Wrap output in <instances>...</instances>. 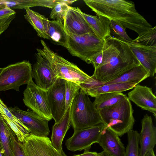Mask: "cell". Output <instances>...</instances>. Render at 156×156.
Segmentation results:
<instances>
[{
	"mask_svg": "<svg viewBox=\"0 0 156 156\" xmlns=\"http://www.w3.org/2000/svg\"><path fill=\"white\" fill-rule=\"evenodd\" d=\"M102 62L92 77L103 84L140 64L125 42L112 37L105 40Z\"/></svg>",
	"mask_w": 156,
	"mask_h": 156,
	"instance_id": "1",
	"label": "cell"
},
{
	"mask_svg": "<svg viewBox=\"0 0 156 156\" xmlns=\"http://www.w3.org/2000/svg\"><path fill=\"white\" fill-rule=\"evenodd\" d=\"M97 15L115 21L136 32L139 36L152 26L137 11L134 2L124 0H84Z\"/></svg>",
	"mask_w": 156,
	"mask_h": 156,
	"instance_id": "2",
	"label": "cell"
},
{
	"mask_svg": "<svg viewBox=\"0 0 156 156\" xmlns=\"http://www.w3.org/2000/svg\"><path fill=\"white\" fill-rule=\"evenodd\" d=\"M133 112L127 97L116 104L99 111L105 128L111 130L119 136L133 129L135 122Z\"/></svg>",
	"mask_w": 156,
	"mask_h": 156,
	"instance_id": "3",
	"label": "cell"
},
{
	"mask_svg": "<svg viewBox=\"0 0 156 156\" xmlns=\"http://www.w3.org/2000/svg\"><path fill=\"white\" fill-rule=\"evenodd\" d=\"M42 49L37 48V53L47 59L57 78L71 81L78 84L92 82L93 78L74 64L52 51L44 41L41 40Z\"/></svg>",
	"mask_w": 156,
	"mask_h": 156,
	"instance_id": "4",
	"label": "cell"
},
{
	"mask_svg": "<svg viewBox=\"0 0 156 156\" xmlns=\"http://www.w3.org/2000/svg\"><path fill=\"white\" fill-rule=\"evenodd\" d=\"M71 125L74 130L102 123L99 111L95 108L88 95L81 89L70 107Z\"/></svg>",
	"mask_w": 156,
	"mask_h": 156,
	"instance_id": "5",
	"label": "cell"
},
{
	"mask_svg": "<svg viewBox=\"0 0 156 156\" xmlns=\"http://www.w3.org/2000/svg\"><path fill=\"white\" fill-rule=\"evenodd\" d=\"M68 36L66 48L73 56L77 57L87 64H90L92 56L101 51L105 41L94 33L82 35L67 33Z\"/></svg>",
	"mask_w": 156,
	"mask_h": 156,
	"instance_id": "6",
	"label": "cell"
},
{
	"mask_svg": "<svg viewBox=\"0 0 156 156\" xmlns=\"http://www.w3.org/2000/svg\"><path fill=\"white\" fill-rule=\"evenodd\" d=\"M32 69L29 61L24 60L2 68L0 73V91L13 89L20 91L21 86L32 79Z\"/></svg>",
	"mask_w": 156,
	"mask_h": 156,
	"instance_id": "7",
	"label": "cell"
},
{
	"mask_svg": "<svg viewBox=\"0 0 156 156\" xmlns=\"http://www.w3.org/2000/svg\"><path fill=\"white\" fill-rule=\"evenodd\" d=\"M24 104L41 118L48 121L52 119L47 91L39 87L32 79L27 84L23 92Z\"/></svg>",
	"mask_w": 156,
	"mask_h": 156,
	"instance_id": "8",
	"label": "cell"
},
{
	"mask_svg": "<svg viewBox=\"0 0 156 156\" xmlns=\"http://www.w3.org/2000/svg\"><path fill=\"white\" fill-rule=\"evenodd\" d=\"M105 127L101 123L89 127L74 131L73 135L68 139L65 145L72 151H89L92 145L98 143L101 133Z\"/></svg>",
	"mask_w": 156,
	"mask_h": 156,
	"instance_id": "9",
	"label": "cell"
},
{
	"mask_svg": "<svg viewBox=\"0 0 156 156\" xmlns=\"http://www.w3.org/2000/svg\"><path fill=\"white\" fill-rule=\"evenodd\" d=\"M9 109L29 129L30 134L39 137H47L48 135L50 130L48 120L41 118L33 111L23 110L16 106Z\"/></svg>",
	"mask_w": 156,
	"mask_h": 156,
	"instance_id": "10",
	"label": "cell"
},
{
	"mask_svg": "<svg viewBox=\"0 0 156 156\" xmlns=\"http://www.w3.org/2000/svg\"><path fill=\"white\" fill-rule=\"evenodd\" d=\"M47 94L52 119L55 123H58L66 112L65 80L57 78L53 85L47 90Z\"/></svg>",
	"mask_w": 156,
	"mask_h": 156,
	"instance_id": "11",
	"label": "cell"
},
{
	"mask_svg": "<svg viewBox=\"0 0 156 156\" xmlns=\"http://www.w3.org/2000/svg\"><path fill=\"white\" fill-rule=\"evenodd\" d=\"M35 55L37 60L32 69V76L37 86L47 91L57 78L48 61L38 53Z\"/></svg>",
	"mask_w": 156,
	"mask_h": 156,
	"instance_id": "12",
	"label": "cell"
},
{
	"mask_svg": "<svg viewBox=\"0 0 156 156\" xmlns=\"http://www.w3.org/2000/svg\"><path fill=\"white\" fill-rule=\"evenodd\" d=\"M126 42L150 76H154L156 72V46H145L133 41Z\"/></svg>",
	"mask_w": 156,
	"mask_h": 156,
	"instance_id": "13",
	"label": "cell"
},
{
	"mask_svg": "<svg viewBox=\"0 0 156 156\" xmlns=\"http://www.w3.org/2000/svg\"><path fill=\"white\" fill-rule=\"evenodd\" d=\"M128 94V98L142 109L152 113L156 118V97L152 88L138 84Z\"/></svg>",
	"mask_w": 156,
	"mask_h": 156,
	"instance_id": "14",
	"label": "cell"
},
{
	"mask_svg": "<svg viewBox=\"0 0 156 156\" xmlns=\"http://www.w3.org/2000/svg\"><path fill=\"white\" fill-rule=\"evenodd\" d=\"M78 7L69 6L63 24L67 33L82 35L94 33L80 12Z\"/></svg>",
	"mask_w": 156,
	"mask_h": 156,
	"instance_id": "15",
	"label": "cell"
},
{
	"mask_svg": "<svg viewBox=\"0 0 156 156\" xmlns=\"http://www.w3.org/2000/svg\"><path fill=\"white\" fill-rule=\"evenodd\" d=\"M152 121L147 114L141 120V129L139 133L140 156H144L149 151L154 149L156 144V128Z\"/></svg>",
	"mask_w": 156,
	"mask_h": 156,
	"instance_id": "16",
	"label": "cell"
},
{
	"mask_svg": "<svg viewBox=\"0 0 156 156\" xmlns=\"http://www.w3.org/2000/svg\"><path fill=\"white\" fill-rule=\"evenodd\" d=\"M81 89L88 95L96 98L99 95L106 93L122 92L133 88L137 84L133 82L102 84H79Z\"/></svg>",
	"mask_w": 156,
	"mask_h": 156,
	"instance_id": "17",
	"label": "cell"
},
{
	"mask_svg": "<svg viewBox=\"0 0 156 156\" xmlns=\"http://www.w3.org/2000/svg\"><path fill=\"white\" fill-rule=\"evenodd\" d=\"M98 144L103 151L112 156H124L125 148L119 136L108 128L102 131Z\"/></svg>",
	"mask_w": 156,
	"mask_h": 156,
	"instance_id": "18",
	"label": "cell"
},
{
	"mask_svg": "<svg viewBox=\"0 0 156 156\" xmlns=\"http://www.w3.org/2000/svg\"><path fill=\"white\" fill-rule=\"evenodd\" d=\"M42 21L48 39L67 48L68 36L63 23L56 20H50L44 16Z\"/></svg>",
	"mask_w": 156,
	"mask_h": 156,
	"instance_id": "19",
	"label": "cell"
},
{
	"mask_svg": "<svg viewBox=\"0 0 156 156\" xmlns=\"http://www.w3.org/2000/svg\"><path fill=\"white\" fill-rule=\"evenodd\" d=\"M0 114L19 142H22L25 138L30 134L29 129L14 116L0 98Z\"/></svg>",
	"mask_w": 156,
	"mask_h": 156,
	"instance_id": "20",
	"label": "cell"
},
{
	"mask_svg": "<svg viewBox=\"0 0 156 156\" xmlns=\"http://www.w3.org/2000/svg\"><path fill=\"white\" fill-rule=\"evenodd\" d=\"M80 12L95 34L105 40L111 35L110 21L108 18L97 15L93 16L85 13L80 9Z\"/></svg>",
	"mask_w": 156,
	"mask_h": 156,
	"instance_id": "21",
	"label": "cell"
},
{
	"mask_svg": "<svg viewBox=\"0 0 156 156\" xmlns=\"http://www.w3.org/2000/svg\"><path fill=\"white\" fill-rule=\"evenodd\" d=\"M70 115V107L66 110L61 120L55 123L52 127L51 142L53 147L59 153L63 151V140L71 125Z\"/></svg>",
	"mask_w": 156,
	"mask_h": 156,
	"instance_id": "22",
	"label": "cell"
},
{
	"mask_svg": "<svg viewBox=\"0 0 156 156\" xmlns=\"http://www.w3.org/2000/svg\"><path fill=\"white\" fill-rule=\"evenodd\" d=\"M150 76V73L140 64L117 77L102 84L133 82L138 84Z\"/></svg>",
	"mask_w": 156,
	"mask_h": 156,
	"instance_id": "23",
	"label": "cell"
},
{
	"mask_svg": "<svg viewBox=\"0 0 156 156\" xmlns=\"http://www.w3.org/2000/svg\"><path fill=\"white\" fill-rule=\"evenodd\" d=\"M6 7L13 10L40 6L52 8L57 0H3Z\"/></svg>",
	"mask_w": 156,
	"mask_h": 156,
	"instance_id": "24",
	"label": "cell"
},
{
	"mask_svg": "<svg viewBox=\"0 0 156 156\" xmlns=\"http://www.w3.org/2000/svg\"><path fill=\"white\" fill-rule=\"evenodd\" d=\"M14 134L0 114V148L3 156H12L11 142Z\"/></svg>",
	"mask_w": 156,
	"mask_h": 156,
	"instance_id": "25",
	"label": "cell"
},
{
	"mask_svg": "<svg viewBox=\"0 0 156 156\" xmlns=\"http://www.w3.org/2000/svg\"><path fill=\"white\" fill-rule=\"evenodd\" d=\"M127 97L122 92L104 93L95 98L93 103L96 109L99 111L116 104Z\"/></svg>",
	"mask_w": 156,
	"mask_h": 156,
	"instance_id": "26",
	"label": "cell"
},
{
	"mask_svg": "<svg viewBox=\"0 0 156 156\" xmlns=\"http://www.w3.org/2000/svg\"><path fill=\"white\" fill-rule=\"evenodd\" d=\"M25 9L26 13L24 15V18L36 31L38 36L48 39L42 21L44 16L31 10L30 8Z\"/></svg>",
	"mask_w": 156,
	"mask_h": 156,
	"instance_id": "27",
	"label": "cell"
},
{
	"mask_svg": "<svg viewBox=\"0 0 156 156\" xmlns=\"http://www.w3.org/2000/svg\"><path fill=\"white\" fill-rule=\"evenodd\" d=\"M127 134L128 142L124 156H140L139 133L132 129Z\"/></svg>",
	"mask_w": 156,
	"mask_h": 156,
	"instance_id": "28",
	"label": "cell"
},
{
	"mask_svg": "<svg viewBox=\"0 0 156 156\" xmlns=\"http://www.w3.org/2000/svg\"><path fill=\"white\" fill-rule=\"evenodd\" d=\"M65 110L71 107L73 100L80 89L79 85L75 82L65 80Z\"/></svg>",
	"mask_w": 156,
	"mask_h": 156,
	"instance_id": "29",
	"label": "cell"
},
{
	"mask_svg": "<svg viewBox=\"0 0 156 156\" xmlns=\"http://www.w3.org/2000/svg\"><path fill=\"white\" fill-rule=\"evenodd\" d=\"M57 2L52 8L50 17L53 20H56L63 23L64 18L69 6L63 0H57Z\"/></svg>",
	"mask_w": 156,
	"mask_h": 156,
	"instance_id": "30",
	"label": "cell"
},
{
	"mask_svg": "<svg viewBox=\"0 0 156 156\" xmlns=\"http://www.w3.org/2000/svg\"><path fill=\"white\" fill-rule=\"evenodd\" d=\"M133 41L145 46H156V27L149 29Z\"/></svg>",
	"mask_w": 156,
	"mask_h": 156,
	"instance_id": "31",
	"label": "cell"
},
{
	"mask_svg": "<svg viewBox=\"0 0 156 156\" xmlns=\"http://www.w3.org/2000/svg\"><path fill=\"white\" fill-rule=\"evenodd\" d=\"M36 146L41 156H52L50 151L49 144L51 142L47 137H39L31 134Z\"/></svg>",
	"mask_w": 156,
	"mask_h": 156,
	"instance_id": "32",
	"label": "cell"
},
{
	"mask_svg": "<svg viewBox=\"0 0 156 156\" xmlns=\"http://www.w3.org/2000/svg\"><path fill=\"white\" fill-rule=\"evenodd\" d=\"M111 33H112L115 37L125 42H131L132 40L127 34L126 31V28L120 23L110 20Z\"/></svg>",
	"mask_w": 156,
	"mask_h": 156,
	"instance_id": "33",
	"label": "cell"
},
{
	"mask_svg": "<svg viewBox=\"0 0 156 156\" xmlns=\"http://www.w3.org/2000/svg\"><path fill=\"white\" fill-rule=\"evenodd\" d=\"M16 16L15 12L7 7L0 10V36L9 27Z\"/></svg>",
	"mask_w": 156,
	"mask_h": 156,
	"instance_id": "34",
	"label": "cell"
},
{
	"mask_svg": "<svg viewBox=\"0 0 156 156\" xmlns=\"http://www.w3.org/2000/svg\"><path fill=\"white\" fill-rule=\"evenodd\" d=\"M19 142L25 156H41L31 134L26 136L22 142Z\"/></svg>",
	"mask_w": 156,
	"mask_h": 156,
	"instance_id": "35",
	"label": "cell"
},
{
	"mask_svg": "<svg viewBox=\"0 0 156 156\" xmlns=\"http://www.w3.org/2000/svg\"><path fill=\"white\" fill-rule=\"evenodd\" d=\"M11 144L12 156H25L15 134L12 136Z\"/></svg>",
	"mask_w": 156,
	"mask_h": 156,
	"instance_id": "36",
	"label": "cell"
},
{
	"mask_svg": "<svg viewBox=\"0 0 156 156\" xmlns=\"http://www.w3.org/2000/svg\"><path fill=\"white\" fill-rule=\"evenodd\" d=\"M103 60L102 51L97 52L92 57L90 64L94 66V69H97L101 64Z\"/></svg>",
	"mask_w": 156,
	"mask_h": 156,
	"instance_id": "37",
	"label": "cell"
},
{
	"mask_svg": "<svg viewBox=\"0 0 156 156\" xmlns=\"http://www.w3.org/2000/svg\"><path fill=\"white\" fill-rule=\"evenodd\" d=\"M50 149L52 156H67L62 151L59 153L53 147L51 142L49 144Z\"/></svg>",
	"mask_w": 156,
	"mask_h": 156,
	"instance_id": "38",
	"label": "cell"
},
{
	"mask_svg": "<svg viewBox=\"0 0 156 156\" xmlns=\"http://www.w3.org/2000/svg\"><path fill=\"white\" fill-rule=\"evenodd\" d=\"M100 153L96 152H90L89 151H85L81 154L74 155L73 156H100Z\"/></svg>",
	"mask_w": 156,
	"mask_h": 156,
	"instance_id": "39",
	"label": "cell"
},
{
	"mask_svg": "<svg viewBox=\"0 0 156 156\" xmlns=\"http://www.w3.org/2000/svg\"><path fill=\"white\" fill-rule=\"evenodd\" d=\"M144 156H155L154 149L149 151Z\"/></svg>",
	"mask_w": 156,
	"mask_h": 156,
	"instance_id": "40",
	"label": "cell"
},
{
	"mask_svg": "<svg viewBox=\"0 0 156 156\" xmlns=\"http://www.w3.org/2000/svg\"><path fill=\"white\" fill-rule=\"evenodd\" d=\"M5 3L3 2V0H0V10L6 7Z\"/></svg>",
	"mask_w": 156,
	"mask_h": 156,
	"instance_id": "41",
	"label": "cell"
},
{
	"mask_svg": "<svg viewBox=\"0 0 156 156\" xmlns=\"http://www.w3.org/2000/svg\"><path fill=\"white\" fill-rule=\"evenodd\" d=\"M100 156H112L107 152L103 151H102L100 153Z\"/></svg>",
	"mask_w": 156,
	"mask_h": 156,
	"instance_id": "42",
	"label": "cell"
},
{
	"mask_svg": "<svg viewBox=\"0 0 156 156\" xmlns=\"http://www.w3.org/2000/svg\"><path fill=\"white\" fill-rule=\"evenodd\" d=\"M63 1L65 2L68 5V4H71L74 2L76 1L77 0H63Z\"/></svg>",
	"mask_w": 156,
	"mask_h": 156,
	"instance_id": "43",
	"label": "cell"
},
{
	"mask_svg": "<svg viewBox=\"0 0 156 156\" xmlns=\"http://www.w3.org/2000/svg\"><path fill=\"white\" fill-rule=\"evenodd\" d=\"M0 156H3V155L1 152L0 148Z\"/></svg>",
	"mask_w": 156,
	"mask_h": 156,
	"instance_id": "44",
	"label": "cell"
},
{
	"mask_svg": "<svg viewBox=\"0 0 156 156\" xmlns=\"http://www.w3.org/2000/svg\"><path fill=\"white\" fill-rule=\"evenodd\" d=\"M2 68H0V73L1 72L2 70Z\"/></svg>",
	"mask_w": 156,
	"mask_h": 156,
	"instance_id": "45",
	"label": "cell"
}]
</instances>
